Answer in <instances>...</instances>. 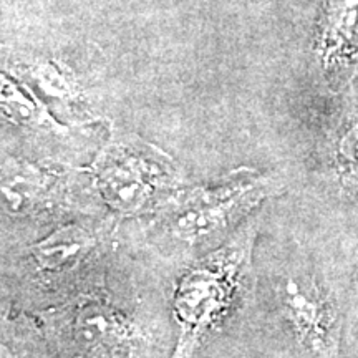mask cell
I'll list each match as a JSON object with an SVG mask.
<instances>
[{
	"instance_id": "cell-1",
	"label": "cell",
	"mask_w": 358,
	"mask_h": 358,
	"mask_svg": "<svg viewBox=\"0 0 358 358\" xmlns=\"http://www.w3.org/2000/svg\"><path fill=\"white\" fill-rule=\"evenodd\" d=\"M243 262V248L226 249L198 264L182 277L176 294V312L182 334L174 358L191 352L194 343L221 320L231 306Z\"/></svg>"
},
{
	"instance_id": "cell-2",
	"label": "cell",
	"mask_w": 358,
	"mask_h": 358,
	"mask_svg": "<svg viewBox=\"0 0 358 358\" xmlns=\"http://www.w3.org/2000/svg\"><path fill=\"white\" fill-rule=\"evenodd\" d=\"M249 196L250 189L237 186L208 192L204 198H196L189 208L178 214L171 222V229L182 241H203L221 231L236 213L244 208Z\"/></svg>"
},
{
	"instance_id": "cell-3",
	"label": "cell",
	"mask_w": 358,
	"mask_h": 358,
	"mask_svg": "<svg viewBox=\"0 0 358 358\" xmlns=\"http://www.w3.org/2000/svg\"><path fill=\"white\" fill-rule=\"evenodd\" d=\"M92 245L93 241L87 232L70 226L34 245L32 254L43 271H62L82 261Z\"/></svg>"
},
{
	"instance_id": "cell-4",
	"label": "cell",
	"mask_w": 358,
	"mask_h": 358,
	"mask_svg": "<svg viewBox=\"0 0 358 358\" xmlns=\"http://www.w3.org/2000/svg\"><path fill=\"white\" fill-rule=\"evenodd\" d=\"M103 185L120 208H136L150 192V171L141 161H122L105 169Z\"/></svg>"
},
{
	"instance_id": "cell-5",
	"label": "cell",
	"mask_w": 358,
	"mask_h": 358,
	"mask_svg": "<svg viewBox=\"0 0 358 358\" xmlns=\"http://www.w3.org/2000/svg\"><path fill=\"white\" fill-rule=\"evenodd\" d=\"M358 24V0H330L324 29V55L330 58L342 53L353 42Z\"/></svg>"
},
{
	"instance_id": "cell-6",
	"label": "cell",
	"mask_w": 358,
	"mask_h": 358,
	"mask_svg": "<svg viewBox=\"0 0 358 358\" xmlns=\"http://www.w3.org/2000/svg\"><path fill=\"white\" fill-rule=\"evenodd\" d=\"M287 306L299 329L310 338L320 340L327 329V325H324L325 312L322 303L302 292L297 284L290 282L287 285Z\"/></svg>"
}]
</instances>
